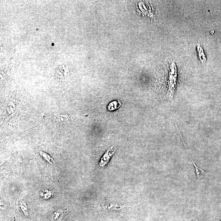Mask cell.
<instances>
[{
	"instance_id": "cell-1",
	"label": "cell",
	"mask_w": 221,
	"mask_h": 221,
	"mask_svg": "<svg viewBox=\"0 0 221 221\" xmlns=\"http://www.w3.org/2000/svg\"><path fill=\"white\" fill-rule=\"evenodd\" d=\"M175 126L176 128H177V130L178 132H179V134H180V137H181V140H182V142H183V144H184L185 147H186V151L187 152L188 154L189 157H190L191 161H192V163H193V165H194V167H195L196 174L197 176L198 177H200L202 176H203V175L205 174V171H204V170H203V169H202V168H200V167H198L196 165V164H195V163H194V161H193V160H192V158H191V155H190V153H189L188 150V149H187V147L184 141H183V138H182V135H181V132H180V129H179V128H178L177 125V124H175Z\"/></svg>"
},
{
	"instance_id": "cell-2",
	"label": "cell",
	"mask_w": 221,
	"mask_h": 221,
	"mask_svg": "<svg viewBox=\"0 0 221 221\" xmlns=\"http://www.w3.org/2000/svg\"><path fill=\"white\" fill-rule=\"evenodd\" d=\"M40 154L41 157L43 158V159H44L45 160H47L49 163L51 164L55 163L54 160L48 154L41 152H40Z\"/></svg>"
},
{
	"instance_id": "cell-3",
	"label": "cell",
	"mask_w": 221,
	"mask_h": 221,
	"mask_svg": "<svg viewBox=\"0 0 221 221\" xmlns=\"http://www.w3.org/2000/svg\"><path fill=\"white\" fill-rule=\"evenodd\" d=\"M42 194L45 199H48L51 197L52 193L51 191H48V190H46V191H44Z\"/></svg>"
},
{
	"instance_id": "cell-4",
	"label": "cell",
	"mask_w": 221,
	"mask_h": 221,
	"mask_svg": "<svg viewBox=\"0 0 221 221\" xmlns=\"http://www.w3.org/2000/svg\"><path fill=\"white\" fill-rule=\"evenodd\" d=\"M107 155L109 156V154L108 153V152H107V154H105V156H106V155H107ZM106 158H107V159H109V157H108V156H107V157H106ZM107 160H108V159H107Z\"/></svg>"
}]
</instances>
